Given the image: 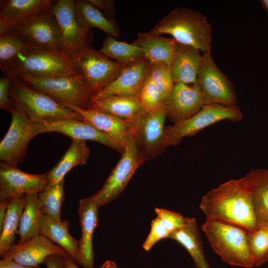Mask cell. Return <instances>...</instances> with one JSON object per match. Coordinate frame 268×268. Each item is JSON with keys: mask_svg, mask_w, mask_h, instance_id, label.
I'll list each match as a JSON object with an SVG mask.
<instances>
[{"mask_svg": "<svg viewBox=\"0 0 268 268\" xmlns=\"http://www.w3.org/2000/svg\"><path fill=\"white\" fill-rule=\"evenodd\" d=\"M30 45L14 31L0 36V67Z\"/></svg>", "mask_w": 268, "mask_h": 268, "instance_id": "cell-36", "label": "cell"}, {"mask_svg": "<svg viewBox=\"0 0 268 268\" xmlns=\"http://www.w3.org/2000/svg\"><path fill=\"white\" fill-rule=\"evenodd\" d=\"M4 76L45 78L75 72L70 59L61 51L29 45L0 68Z\"/></svg>", "mask_w": 268, "mask_h": 268, "instance_id": "cell-2", "label": "cell"}, {"mask_svg": "<svg viewBox=\"0 0 268 268\" xmlns=\"http://www.w3.org/2000/svg\"><path fill=\"white\" fill-rule=\"evenodd\" d=\"M265 226H266L268 228V221L267 222Z\"/></svg>", "mask_w": 268, "mask_h": 268, "instance_id": "cell-49", "label": "cell"}, {"mask_svg": "<svg viewBox=\"0 0 268 268\" xmlns=\"http://www.w3.org/2000/svg\"><path fill=\"white\" fill-rule=\"evenodd\" d=\"M261 2L264 9L268 14V0H262Z\"/></svg>", "mask_w": 268, "mask_h": 268, "instance_id": "cell-48", "label": "cell"}, {"mask_svg": "<svg viewBox=\"0 0 268 268\" xmlns=\"http://www.w3.org/2000/svg\"><path fill=\"white\" fill-rule=\"evenodd\" d=\"M78 113L82 119L97 130L105 134L124 148L125 145L133 133V127L118 117L104 111L93 109H82L66 106Z\"/></svg>", "mask_w": 268, "mask_h": 268, "instance_id": "cell-22", "label": "cell"}, {"mask_svg": "<svg viewBox=\"0 0 268 268\" xmlns=\"http://www.w3.org/2000/svg\"><path fill=\"white\" fill-rule=\"evenodd\" d=\"M69 224L68 220H65L59 222L43 214L41 235L63 248L72 257L74 261L78 263V241L69 233L68 228Z\"/></svg>", "mask_w": 268, "mask_h": 268, "instance_id": "cell-28", "label": "cell"}, {"mask_svg": "<svg viewBox=\"0 0 268 268\" xmlns=\"http://www.w3.org/2000/svg\"><path fill=\"white\" fill-rule=\"evenodd\" d=\"M200 208L206 219L240 226L247 231L258 230L252 198L245 177L230 180L209 191Z\"/></svg>", "mask_w": 268, "mask_h": 268, "instance_id": "cell-1", "label": "cell"}, {"mask_svg": "<svg viewBox=\"0 0 268 268\" xmlns=\"http://www.w3.org/2000/svg\"><path fill=\"white\" fill-rule=\"evenodd\" d=\"M122 153L120 160L113 169L102 188L95 194L99 206L118 197L136 169L145 161L137 150L133 134L128 139Z\"/></svg>", "mask_w": 268, "mask_h": 268, "instance_id": "cell-12", "label": "cell"}, {"mask_svg": "<svg viewBox=\"0 0 268 268\" xmlns=\"http://www.w3.org/2000/svg\"><path fill=\"white\" fill-rule=\"evenodd\" d=\"M53 255L63 257L69 255L63 248L40 235L27 241L14 244L3 258L12 259L24 266L37 267Z\"/></svg>", "mask_w": 268, "mask_h": 268, "instance_id": "cell-19", "label": "cell"}, {"mask_svg": "<svg viewBox=\"0 0 268 268\" xmlns=\"http://www.w3.org/2000/svg\"><path fill=\"white\" fill-rule=\"evenodd\" d=\"M65 268H78L70 255L64 257Z\"/></svg>", "mask_w": 268, "mask_h": 268, "instance_id": "cell-46", "label": "cell"}, {"mask_svg": "<svg viewBox=\"0 0 268 268\" xmlns=\"http://www.w3.org/2000/svg\"><path fill=\"white\" fill-rule=\"evenodd\" d=\"M26 199V195H22L9 200L7 213L0 231V255L1 258L14 245Z\"/></svg>", "mask_w": 268, "mask_h": 268, "instance_id": "cell-31", "label": "cell"}, {"mask_svg": "<svg viewBox=\"0 0 268 268\" xmlns=\"http://www.w3.org/2000/svg\"><path fill=\"white\" fill-rule=\"evenodd\" d=\"M202 60L199 50L176 42L170 66L174 84L196 83Z\"/></svg>", "mask_w": 268, "mask_h": 268, "instance_id": "cell-23", "label": "cell"}, {"mask_svg": "<svg viewBox=\"0 0 268 268\" xmlns=\"http://www.w3.org/2000/svg\"><path fill=\"white\" fill-rule=\"evenodd\" d=\"M10 79L6 76L0 78V108L9 112L13 102L9 95Z\"/></svg>", "mask_w": 268, "mask_h": 268, "instance_id": "cell-41", "label": "cell"}, {"mask_svg": "<svg viewBox=\"0 0 268 268\" xmlns=\"http://www.w3.org/2000/svg\"><path fill=\"white\" fill-rule=\"evenodd\" d=\"M90 149L85 140L72 139V142L58 163L47 172L50 185L64 179L66 174L74 167L86 164Z\"/></svg>", "mask_w": 268, "mask_h": 268, "instance_id": "cell-30", "label": "cell"}, {"mask_svg": "<svg viewBox=\"0 0 268 268\" xmlns=\"http://www.w3.org/2000/svg\"><path fill=\"white\" fill-rule=\"evenodd\" d=\"M245 177L252 198L259 229L268 221V170L252 169Z\"/></svg>", "mask_w": 268, "mask_h": 268, "instance_id": "cell-27", "label": "cell"}, {"mask_svg": "<svg viewBox=\"0 0 268 268\" xmlns=\"http://www.w3.org/2000/svg\"><path fill=\"white\" fill-rule=\"evenodd\" d=\"M99 51L117 63L125 67L145 58L143 51L139 46L133 43L129 44L118 41L110 35H107Z\"/></svg>", "mask_w": 268, "mask_h": 268, "instance_id": "cell-33", "label": "cell"}, {"mask_svg": "<svg viewBox=\"0 0 268 268\" xmlns=\"http://www.w3.org/2000/svg\"><path fill=\"white\" fill-rule=\"evenodd\" d=\"M248 246L254 266H260L268 260V228L264 226L247 233Z\"/></svg>", "mask_w": 268, "mask_h": 268, "instance_id": "cell-35", "label": "cell"}, {"mask_svg": "<svg viewBox=\"0 0 268 268\" xmlns=\"http://www.w3.org/2000/svg\"><path fill=\"white\" fill-rule=\"evenodd\" d=\"M197 83L202 93L205 104L237 106L233 84L217 67L210 52L202 53Z\"/></svg>", "mask_w": 268, "mask_h": 268, "instance_id": "cell-9", "label": "cell"}, {"mask_svg": "<svg viewBox=\"0 0 268 268\" xmlns=\"http://www.w3.org/2000/svg\"><path fill=\"white\" fill-rule=\"evenodd\" d=\"M8 203L9 200H0V231L1 230L7 213Z\"/></svg>", "mask_w": 268, "mask_h": 268, "instance_id": "cell-45", "label": "cell"}, {"mask_svg": "<svg viewBox=\"0 0 268 268\" xmlns=\"http://www.w3.org/2000/svg\"><path fill=\"white\" fill-rule=\"evenodd\" d=\"M44 264L47 268H65L64 257L58 255L50 256Z\"/></svg>", "mask_w": 268, "mask_h": 268, "instance_id": "cell-43", "label": "cell"}, {"mask_svg": "<svg viewBox=\"0 0 268 268\" xmlns=\"http://www.w3.org/2000/svg\"><path fill=\"white\" fill-rule=\"evenodd\" d=\"M55 0H2L0 1V36L51 9Z\"/></svg>", "mask_w": 268, "mask_h": 268, "instance_id": "cell-16", "label": "cell"}, {"mask_svg": "<svg viewBox=\"0 0 268 268\" xmlns=\"http://www.w3.org/2000/svg\"><path fill=\"white\" fill-rule=\"evenodd\" d=\"M170 233L167 231L160 224L156 218L152 221L150 231L144 242L142 247L147 251L159 240L169 238Z\"/></svg>", "mask_w": 268, "mask_h": 268, "instance_id": "cell-40", "label": "cell"}, {"mask_svg": "<svg viewBox=\"0 0 268 268\" xmlns=\"http://www.w3.org/2000/svg\"><path fill=\"white\" fill-rule=\"evenodd\" d=\"M133 44L140 47L151 64L164 63L170 66L176 41L150 32L140 33Z\"/></svg>", "mask_w": 268, "mask_h": 268, "instance_id": "cell-26", "label": "cell"}, {"mask_svg": "<svg viewBox=\"0 0 268 268\" xmlns=\"http://www.w3.org/2000/svg\"><path fill=\"white\" fill-rule=\"evenodd\" d=\"M151 65L144 58L125 67L112 83L93 95L91 102L111 95L137 96L150 74Z\"/></svg>", "mask_w": 268, "mask_h": 268, "instance_id": "cell-20", "label": "cell"}, {"mask_svg": "<svg viewBox=\"0 0 268 268\" xmlns=\"http://www.w3.org/2000/svg\"><path fill=\"white\" fill-rule=\"evenodd\" d=\"M169 238L177 241L186 249L197 268H210L204 255L200 232L194 218L189 217L188 222L171 233Z\"/></svg>", "mask_w": 268, "mask_h": 268, "instance_id": "cell-29", "label": "cell"}, {"mask_svg": "<svg viewBox=\"0 0 268 268\" xmlns=\"http://www.w3.org/2000/svg\"><path fill=\"white\" fill-rule=\"evenodd\" d=\"M64 179L57 183L49 185L38 194L41 211L53 219L61 222V211L65 193Z\"/></svg>", "mask_w": 268, "mask_h": 268, "instance_id": "cell-34", "label": "cell"}, {"mask_svg": "<svg viewBox=\"0 0 268 268\" xmlns=\"http://www.w3.org/2000/svg\"><path fill=\"white\" fill-rule=\"evenodd\" d=\"M75 0H58L51 10L60 29L62 52L71 58L90 48L92 35L83 33L76 20L74 11Z\"/></svg>", "mask_w": 268, "mask_h": 268, "instance_id": "cell-13", "label": "cell"}, {"mask_svg": "<svg viewBox=\"0 0 268 268\" xmlns=\"http://www.w3.org/2000/svg\"><path fill=\"white\" fill-rule=\"evenodd\" d=\"M74 11L78 24L84 33L90 34L91 28H97L107 35L119 36L120 30L116 21L109 19L88 0H75Z\"/></svg>", "mask_w": 268, "mask_h": 268, "instance_id": "cell-25", "label": "cell"}, {"mask_svg": "<svg viewBox=\"0 0 268 268\" xmlns=\"http://www.w3.org/2000/svg\"><path fill=\"white\" fill-rule=\"evenodd\" d=\"M10 79V98L33 123L41 125L67 120H83L78 113L49 96L14 78Z\"/></svg>", "mask_w": 268, "mask_h": 268, "instance_id": "cell-4", "label": "cell"}, {"mask_svg": "<svg viewBox=\"0 0 268 268\" xmlns=\"http://www.w3.org/2000/svg\"><path fill=\"white\" fill-rule=\"evenodd\" d=\"M9 112L11 121L0 142V160L1 162L17 165L25 157L30 141L35 136L34 124L14 102Z\"/></svg>", "mask_w": 268, "mask_h": 268, "instance_id": "cell-10", "label": "cell"}, {"mask_svg": "<svg viewBox=\"0 0 268 268\" xmlns=\"http://www.w3.org/2000/svg\"><path fill=\"white\" fill-rule=\"evenodd\" d=\"M70 59L75 71L83 76L93 95L112 83L126 67L92 47Z\"/></svg>", "mask_w": 268, "mask_h": 268, "instance_id": "cell-8", "label": "cell"}, {"mask_svg": "<svg viewBox=\"0 0 268 268\" xmlns=\"http://www.w3.org/2000/svg\"><path fill=\"white\" fill-rule=\"evenodd\" d=\"M43 214L41 211L38 194L26 195V203L21 216L17 234L19 242L27 241L41 235Z\"/></svg>", "mask_w": 268, "mask_h": 268, "instance_id": "cell-32", "label": "cell"}, {"mask_svg": "<svg viewBox=\"0 0 268 268\" xmlns=\"http://www.w3.org/2000/svg\"><path fill=\"white\" fill-rule=\"evenodd\" d=\"M166 112L164 103L145 114L134 127L137 150L144 161L154 158L165 150L164 136Z\"/></svg>", "mask_w": 268, "mask_h": 268, "instance_id": "cell-11", "label": "cell"}, {"mask_svg": "<svg viewBox=\"0 0 268 268\" xmlns=\"http://www.w3.org/2000/svg\"><path fill=\"white\" fill-rule=\"evenodd\" d=\"M238 106H225L220 104H205L197 113L189 118L165 127L164 144L165 148L179 144L183 138L194 136L197 133L222 120L234 122L242 119Z\"/></svg>", "mask_w": 268, "mask_h": 268, "instance_id": "cell-7", "label": "cell"}, {"mask_svg": "<svg viewBox=\"0 0 268 268\" xmlns=\"http://www.w3.org/2000/svg\"><path fill=\"white\" fill-rule=\"evenodd\" d=\"M201 228L213 250L224 262L244 268L254 266L248 246V231L245 229L211 219H206Z\"/></svg>", "mask_w": 268, "mask_h": 268, "instance_id": "cell-5", "label": "cell"}, {"mask_svg": "<svg viewBox=\"0 0 268 268\" xmlns=\"http://www.w3.org/2000/svg\"><path fill=\"white\" fill-rule=\"evenodd\" d=\"M149 32L170 35L176 42L195 47L202 53L210 52L212 30L206 18L185 7L171 10Z\"/></svg>", "mask_w": 268, "mask_h": 268, "instance_id": "cell-3", "label": "cell"}, {"mask_svg": "<svg viewBox=\"0 0 268 268\" xmlns=\"http://www.w3.org/2000/svg\"><path fill=\"white\" fill-rule=\"evenodd\" d=\"M101 268H118L116 264L111 261H105L101 266Z\"/></svg>", "mask_w": 268, "mask_h": 268, "instance_id": "cell-47", "label": "cell"}, {"mask_svg": "<svg viewBox=\"0 0 268 268\" xmlns=\"http://www.w3.org/2000/svg\"><path fill=\"white\" fill-rule=\"evenodd\" d=\"M11 31H15L33 47L62 52L60 29L51 9Z\"/></svg>", "mask_w": 268, "mask_h": 268, "instance_id": "cell-14", "label": "cell"}, {"mask_svg": "<svg viewBox=\"0 0 268 268\" xmlns=\"http://www.w3.org/2000/svg\"><path fill=\"white\" fill-rule=\"evenodd\" d=\"M88 1L95 7L102 10L109 19L115 21V2L112 0H88Z\"/></svg>", "mask_w": 268, "mask_h": 268, "instance_id": "cell-42", "label": "cell"}, {"mask_svg": "<svg viewBox=\"0 0 268 268\" xmlns=\"http://www.w3.org/2000/svg\"><path fill=\"white\" fill-rule=\"evenodd\" d=\"M47 132L61 133L72 139L95 141L122 152L124 150L120 144L84 120H67L46 124H34L35 136Z\"/></svg>", "mask_w": 268, "mask_h": 268, "instance_id": "cell-18", "label": "cell"}, {"mask_svg": "<svg viewBox=\"0 0 268 268\" xmlns=\"http://www.w3.org/2000/svg\"><path fill=\"white\" fill-rule=\"evenodd\" d=\"M154 210L156 218L170 234L184 226L189 219V217H185L179 213L166 209L156 208Z\"/></svg>", "mask_w": 268, "mask_h": 268, "instance_id": "cell-39", "label": "cell"}, {"mask_svg": "<svg viewBox=\"0 0 268 268\" xmlns=\"http://www.w3.org/2000/svg\"><path fill=\"white\" fill-rule=\"evenodd\" d=\"M12 78L66 106L89 108L93 95L83 76L77 71L45 78L22 76Z\"/></svg>", "mask_w": 268, "mask_h": 268, "instance_id": "cell-6", "label": "cell"}, {"mask_svg": "<svg viewBox=\"0 0 268 268\" xmlns=\"http://www.w3.org/2000/svg\"><path fill=\"white\" fill-rule=\"evenodd\" d=\"M138 97L146 111L155 109L164 103L150 75L144 81Z\"/></svg>", "mask_w": 268, "mask_h": 268, "instance_id": "cell-38", "label": "cell"}, {"mask_svg": "<svg viewBox=\"0 0 268 268\" xmlns=\"http://www.w3.org/2000/svg\"><path fill=\"white\" fill-rule=\"evenodd\" d=\"M149 75L164 102L174 85L170 66L164 63L151 64Z\"/></svg>", "mask_w": 268, "mask_h": 268, "instance_id": "cell-37", "label": "cell"}, {"mask_svg": "<svg viewBox=\"0 0 268 268\" xmlns=\"http://www.w3.org/2000/svg\"><path fill=\"white\" fill-rule=\"evenodd\" d=\"M89 108L109 112L129 124L133 129L146 112L138 95L109 96L92 102Z\"/></svg>", "mask_w": 268, "mask_h": 268, "instance_id": "cell-24", "label": "cell"}, {"mask_svg": "<svg viewBox=\"0 0 268 268\" xmlns=\"http://www.w3.org/2000/svg\"><path fill=\"white\" fill-rule=\"evenodd\" d=\"M50 184L47 173L34 175L20 170L17 165L0 162V200L38 194Z\"/></svg>", "mask_w": 268, "mask_h": 268, "instance_id": "cell-15", "label": "cell"}, {"mask_svg": "<svg viewBox=\"0 0 268 268\" xmlns=\"http://www.w3.org/2000/svg\"><path fill=\"white\" fill-rule=\"evenodd\" d=\"M99 207L95 194L79 201L78 214L81 236L78 241V264L83 268H94L92 238L98 223Z\"/></svg>", "mask_w": 268, "mask_h": 268, "instance_id": "cell-21", "label": "cell"}, {"mask_svg": "<svg viewBox=\"0 0 268 268\" xmlns=\"http://www.w3.org/2000/svg\"><path fill=\"white\" fill-rule=\"evenodd\" d=\"M0 268H41L37 267H29L23 266L12 259L3 258L0 261Z\"/></svg>", "mask_w": 268, "mask_h": 268, "instance_id": "cell-44", "label": "cell"}, {"mask_svg": "<svg viewBox=\"0 0 268 268\" xmlns=\"http://www.w3.org/2000/svg\"><path fill=\"white\" fill-rule=\"evenodd\" d=\"M164 104L167 117L175 123L192 117L205 105L197 82L191 85L183 83L174 84Z\"/></svg>", "mask_w": 268, "mask_h": 268, "instance_id": "cell-17", "label": "cell"}]
</instances>
